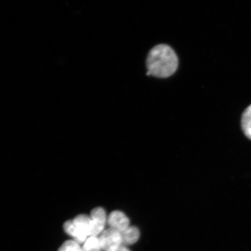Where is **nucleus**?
Returning <instances> with one entry per match:
<instances>
[{
    "label": "nucleus",
    "mask_w": 251,
    "mask_h": 251,
    "mask_svg": "<svg viewBox=\"0 0 251 251\" xmlns=\"http://www.w3.org/2000/svg\"><path fill=\"white\" fill-rule=\"evenodd\" d=\"M147 75L159 77L167 78L177 71L178 61L171 47L159 45L151 50L147 58Z\"/></svg>",
    "instance_id": "nucleus-1"
},
{
    "label": "nucleus",
    "mask_w": 251,
    "mask_h": 251,
    "mask_svg": "<svg viewBox=\"0 0 251 251\" xmlns=\"http://www.w3.org/2000/svg\"><path fill=\"white\" fill-rule=\"evenodd\" d=\"M64 229L66 233L74 238V240L78 244L85 242L90 237L91 220L90 216L79 215L74 220L65 222Z\"/></svg>",
    "instance_id": "nucleus-2"
},
{
    "label": "nucleus",
    "mask_w": 251,
    "mask_h": 251,
    "mask_svg": "<svg viewBox=\"0 0 251 251\" xmlns=\"http://www.w3.org/2000/svg\"><path fill=\"white\" fill-rule=\"evenodd\" d=\"M99 239L102 249L104 251H116L123 244L121 233L111 228L103 231L100 234Z\"/></svg>",
    "instance_id": "nucleus-3"
},
{
    "label": "nucleus",
    "mask_w": 251,
    "mask_h": 251,
    "mask_svg": "<svg viewBox=\"0 0 251 251\" xmlns=\"http://www.w3.org/2000/svg\"><path fill=\"white\" fill-rule=\"evenodd\" d=\"M91 220L90 237H97L104 230L107 217L105 210L97 207L92 210L90 216Z\"/></svg>",
    "instance_id": "nucleus-4"
},
{
    "label": "nucleus",
    "mask_w": 251,
    "mask_h": 251,
    "mask_svg": "<svg viewBox=\"0 0 251 251\" xmlns=\"http://www.w3.org/2000/svg\"><path fill=\"white\" fill-rule=\"evenodd\" d=\"M110 228L114 229L120 233L129 227L130 221L124 213L115 211L110 213L107 220Z\"/></svg>",
    "instance_id": "nucleus-5"
},
{
    "label": "nucleus",
    "mask_w": 251,
    "mask_h": 251,
    "mask_svg": "<svg viewBox=\"0 0 251 251\" xmlns=\"http://www.w3.org/2000/svg\"><path fill=\"white\" fill-rule=\"evenodd\" d=\"M122 243L125 245H132L139 240L140 233L138 228L135 226H129L125 231L122 232Z\"/></svg>",
    "instance_id": "nucleus-6"
},
{
    "label": "nucleus",
    "mask_w": 251,
    "mask_h": 251,
    "mask_svg": "<svg viewBox=\"0 0 251 251\" xmlns=\"http://www.w3.org/2000/svg\"><path fill=\"white\" fill-rule=\"evenodd\" d=\"M241 127L245 135L251 140V105L243 113L241 119Z\"/></svg>",
    "instance_id": "nucleus-7"
},
{
    "label": "nucleus",
    "mask_w": 251,
    "mask_h": 251,
    "mask_svg": "<svg viewBox=\"0 0 251 251\" xmlns=\"http://www.w3.org/2000/svg\"><path fill=\"white\" fill-rule=\"evenodd\" d=\"M102 249L99 238L90 237L83 244V251H100Z\"/></svg>",
    "instance_id": "nucleus-8"
},
{
    "label": "nucleus",
    "mask_w": 251,
    "mask_h": 251,
    "mask_svg": "<svg viewBox=\"0 0 251 251\" xmlns=\"http://www.w3.org/2000/svg\"><path fill=\"white\" fill-rule=\"evenodd\" d=\"M58 251H83L82 248L74 240L65 241L59 248Z\"/></svg>",
    "instance_id": "nucleus-9"
},
{
    "label": "nucleus",
    "mask_w": 251,
    "mask_h": 251,
    "mask_svg": "<svg viewBox=\"0 0 251 251\" xmlns=\"http://www.w3.org/2000/svg\"><path fill=\"white\" fill-rule=\"evenodd\" d=\"M116 251H130V250H128L127 248L122 246L121 247H119V249Z\"/></svg>",
    "instance_id": "nucleus-10"
}]
</instances>
